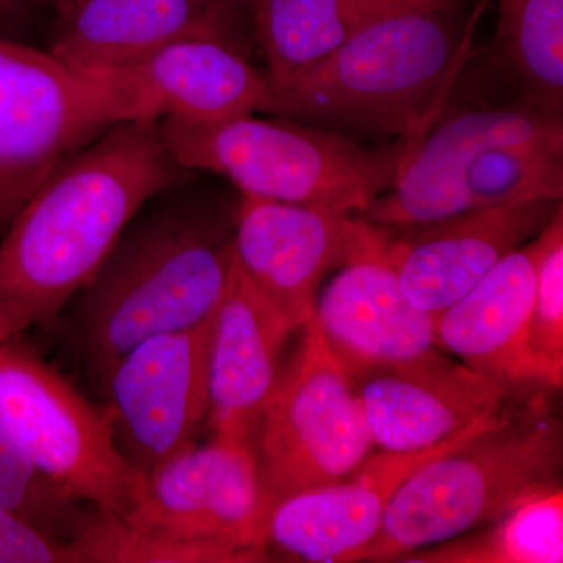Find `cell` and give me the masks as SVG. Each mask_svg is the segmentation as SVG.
<instances>
[{"label": "cell", "instance_id": "1", "mask_svg": "<svg viewBox=\"0 0 563 563\" xmlns=\"http://www.w3.org/2000/svg\"><path fill=\"white\" fill-rule=\"evenodd\" d=\"M158 121H121L63 158L0 236V302L51 324L141 207L192 179Z\"/></svg>", "mask_w": 563, "mask_h": 563}, {"label": "cell", "instance_id": "2", "mask_svg": "<svg viewBox=\"0 0 563 563\" xmlns=\"http://www.w3.org/2000/svg\"><path fill=\"white\" fill-rule=\"evenodd\" d=\"M233 210L190 180L141 207L57 318L95 372L150 336L213 317L233 272Z\"/></svg>", "mask_w": 563, "mask_h": 563}, {"label": "cell", "instance_id": "3", "mask_svg": "<svg viewBox=\"0 0 563 563\" xmlns=\"http://www.w3.org/2000/svg\"><path fill=\"white\" fill-rule=\"evenodd\" d=\"M439 0L365 25L339 49L280 88L273 117L336 132L417 139L444 101L472 52L474 20L459 24Z\"/></svg>", "mask_w": 563, "mask_h": 563}, {"label": "cell", "instance_id": "4", "mask_svg": "<svg viewBox=\"0 0 563 563\" xmlns=\"http://www.w3.org/2000/svg\"><path fill=\"white\" fill-rule=\"evenodd\" d=\"M536 391L401 485L361 562H399L450 542L561 487L562 422Z\"/></svg>", "mask_w": 563, "mask_h": 563}, {"label": "cell", "instance_id": "5", "mask_svg": "<svg viewBox=\"0 0 563 563\" xmlns=\"http://www.w3.org/2000/svg\"><path fill=\"white\" fill-rule=\"evenodd\" d=\"M162 140L188 172L218 174L240 196L362 214L390 187L404 143L365 146L342 132L254 114L217 122L161 120Z\"/></svg>", "mask_w": 563, "mask_h": 563}, {"label": "cell", "instance_id": "6", "mask_svg": "<svg viewBox=\"0 0 563 563\" xmlns=\"http://www.w3.org/2000/svg\"><path fill=\"white\" fill-rule=\"evenodd\" d=\"M0 432L85 506L125 518L139 503L144 473L118 448L110 410L16 339L0 346Z\"/></svg>", "mask_w": 563, "mask_h": 563}, {"label": "cell", "instance_id": "7", "mask_svg": "<svg viewBox=\"0 0 563 563\" xmlns=\"http://www.w3.org/2000/svg\"><path fill=\"white\" fill-rule=\"evenodd\" d=\"M269 509L287 496L339 483L374 453L351 374L312 322L251 437Z\"/></svg>", "mask_w": 563, "mask_h": 563}, {"label": "cell", "instance_id": "8", "mask_svg": "<svg viewBox=\"0 0 563 563\" xmlns=\"http://www.w3.org/2000/svg\"><path fill=\"white\" fill-rule=\"evenodd\" d=\"M129 121L109 76L0 38V236L70 152Z\"/></svg>", "mask_w": 563, "mask_h": 563}, {"label": "cell", "instance_id": "9", "mask_svg": "<svg viewBox=\"0 0 563 563\" xmlns=\"http://www.w3.org/2000/svg\"><path fill=\"white\" fill-rule=\"evenodd\" d=\"M268 512L251 444L213 437L144 474L139 503L121 520L163 539L224 551L235 562H263Z\"/></svg>", "mask_w": 563, "mask_h": 563}, {"label": "cell", "instance_id": "10", "mask_svg": "<svg viewBox=\"0 0 563 563\" xmlns=\"http://www.w3.org/2000/svg\"><path fill=\"white\" fill-rule=\"evenodd\" d=\"M211 320L150 336L101 374L118 448L141 473L195 444L209 418Z\"/></svg>", "mask_w": 563, "mask_h": 563}, {"label": "cell", "instance_id": "11", "mask_svg": "<svg viewBox=\"0 0 563 563\" xmlns=\"http://www.w3.org/2000/svg\"><path fill=\"white\" fill-rule=\"evenodd\" d=\"M374 448L387 453L428 450L479 428L518 398L440 347L352 373Z\"/></svg>", "mask_w": 563, "mask_h": 563}, {"label": "cell", "instance_id": "12", "mask_svg": "<svg viewBox=\"0 0 563 563\" xmlns=\"http://www.w3.org/2000/svg\"><path fill=\"white\" fill-rule=\"evenodd\" d=\"M358 228L357 214L240 196L233 262L255 292L299 331L313 317L325 274L350 255Z\"/></svg>", "mask_w": 563, "mask_h": 563}, {"label": "cell", "instance_id": "13", "mask_svg": "<svg viewBox=\"0 0 563 563\" xmlns=\"http://www.w3.org/2000/svg\"><path fill=\"white\" fill-rule=\"evenodd\" d=\"M310 322L350 374L439 347L435 317L402 290L387 231L363 218L350 255L318 295Z\"/></svg>", "mask_w": 563, "mask_h": 563}, {"label": "cell", "instance_id": "14", "mask_svg": "<svg viewBox=\"0 0 563 563\" xmlns=\"http://www.w3.org/2000/svg\"><path fill=\"white\" fill-rule=\"evenodd\" d=\"M563 135L562 117L526 106L517 110L443 113L406 141L390 187L357 217L387 231L421 228L462 213L465 169L487 147Z\"/></svg>", "mask_w": 563, "mask_h": 563}, {"label": "cell", "instance_id": "15", "mask_svg": "<svg viewBox=\"0 0 563 563\" xmlns=\"http://www.w3.org/2000/svg\"><path fill=\"white\" fill-rule=\"evenodd\" d=\"M498 418L428 450L373 453L339 483L279 499L266 518V550H276L291 561L361 562L401 485L424 463L453 450Z\"/></svg>", "mask_w": 563, "mask_h": 563}, {"label": "cell", "instance_id": "16", "mask_svg": "<svg viewBox=\"0 0 563 563\" xmlns=\"http://www.w3.org/2000/svg\"><path fill=\"white\" fill-rule=\"evenodd\" d=\"M562 201H526L462 211L421 228L387 231L402 290L439 314L462 299L517 247L536 239Z\"/></svg>", "mask_w": 563, "mask_h": 563}, {"label": "cell", "instance_id": "17", "mask_svg": "<svg viewBox=\"0 0 563 563\" xmlns=\"http://www.w3.org/2000/svg\"><path fill=\"white\" fill-rule=\"evenodd\" d=\"M117 87L131 121L217 122L273 113L274 91L246 52L217 40H185L121 73Z\"/></svg>", "mask_w": 563, "mask_h": 563}, {"label": "cell", "instance_id": "18", "mask_svg": "<svg viewBox=\"0 0 563 563\" xmlns=\"http://www.w3.org/2000/svg\"><path fill=\"white\" fill-rule=\"evenodd\" d=\"M236 0H81L63 18L51 54L84 73H121L185 40L246 52Z\"/></svg>", "mask_w": 563, "mask_h": 563}, {"label": "cell", "instance_id": "19", "mask_svg": "<svg viewBox=\"0 0 563 563\" xmlns=\"http://www.w3.org/2000/svg\"><path fill=\"white\" fill-rule=\"evenodd\" d=\"M295 329L244 280L233 262L211 320L207 385L214 437L250 443L280 379L282 350Z\"/></svg>", "mask_w": 563, "mask_h": 563}, {"label": "cell", "instance_id": "20", "mask_svg": "<svg viewBox=\"0 0 563 563\" xmlns=\"http://www.w3.org/2000/svg\"><path fill=\"white\" fill-rule=\"evenodd\" d=\"M540 236L507 254L446 310L435 314L440 350L520 395L547 391L528 354Z\"/></svg>", "mask_w": 563, "mask_h": 563}, {"label": "cell", "instance_id": "21", "mask_svg": "<svg viewBox=\"0 0 563 563\" xmlns=\"http://www.w3.org/2000/svg\"><path fill=\"white\" fill-rule=\"evenodd\" d=\"M266 77L280 88L365 25L439 0H247Z\"/></svg>", "mask_w": 563, "mask_h": 563}, {"label": "cell", "instance_id": "22", "mask_svg": "<svg viewBox=\"0 0 563 563\" xmlns=\"http://www.w3.org/2000/svg\"><path fill=\"white\" fill-rule=\"evenodd\" d=\"M399 562L561 563L563 492L540 493L499 520L450 542L412 551Z\"/></svg>", "mask_w": 563, "mask_h": 563}, {"label": "cell", "instance_id": "23", "mask_svg": "<svg viewBox=\"0 0 563 563\" xmlns=\"http://www.w3.org/2000/svg\"><path fill=\"white\" fill-rule=\"evenodd\" d=\"M495 46L529 107L562 117L563 0H498Z\"/></svg>", "mask_w": 563, "mask_h": 563}, {"label": "cell", "instance_id": "24", "mask_svg": "<svg viewBox=\"0 0 563 563\" xmlns=\"http://www.w3.org/2000/svg\"><path fill=\"white\" fill-rule=\"evenodd\" d=\"M463 211L507 203L562 201L563 135L495 144L463 173Z\"/></svg>", "mask_w": 563, "mask_h": 563}, {"label": "cell", "instance_id": "25", "mask_svg": "<svg viewBox=\"0 0 563 563\" xmlns=\"http://www.w3.org/2000/svg\"><path fill=\"white\" fill-rule=\"evenodd\" d=\"M540 236L536 291L529 318L528 354L537 383L559 390L563 383V207Z\"/></svg>", "mask_w": 563, "mask_h": 563}, {"label": "cell", "instance_id": "26", "mask_svg": "<svg viewBox=\"0 0 563 563\" xmlns=\"http://www.w3.org/2000/svg\"><path fill=\"white\" fill-rule=\"evenodd\" d=\"M0 507L69 543L91 507L40 473L0 432Z\"/></svg>", "mask_w": 563, "mask_h": 563}, {"label": "cell", "instance_id": "27", "mask_svg": "<svg viewBox=\"0 0 563 563\" xmlns=\"http://www.w3.org/2000/svg\"><path fill=\"white\" fill-rule=\"evenodd\" d=\"M0 563H74L68 543L0 507Z\"/></svg>", "mask_w": 563, "mask_h": 563}, {"label": "cell", "instance_id": "28", "mask_svg": "<svg viewBox=\"0 0 563 563\" xmlns=\"http://www.w3.org/2000/svg\"><path fill=\"white\" fill-rule=\"evenodd\" d=\"M31 0H0V38L22 41L29 27Z\"/></svg>", "mask_w": 563, "mask_h": 563}, {"label": "cell", "instance_id": "29", "mask_svg": "<svg viewBox=\"0 0 563 563\" xmlns=\"http://www.w3.org/2000/svg\"><path fill=\"white\" fill-rule=\"evenodd\" d=\"M31 325L27 318L0 302V346L10 340L18 339V335Z\"/></svg>", "mask_w": 563, "mask_h": 563}, {"label": "cell", "instance_id": "30", "mask_svg": "<svg viewBox=\"0 0 563 563\" xmlns=\"http://www.w3.org/2000/svg\"><path fill=\"white\" fill-rule=\"evenodd\" d=\"M47 2H51L52 5L57 9L63 20V18L69 16V14L76 10V7L79 5L81 0H47Z\"/></svg>", "mask_w": 563, "mask_h": 563}]
</instances>
